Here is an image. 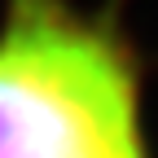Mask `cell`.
Instances as JSON below:
<instances>
[{"label": "cell", "mask_w": 158, "mask_h": 158, "mask_svg": "<svg viewBox=\"0 0 158 158\" xmlns=\"http://www.w3.org/2000/svg\"><path fill=\"white\" fill-rule=\"evenodd\" d=\"M0 158H154L145 62L114 5L5 0Z\"/></svg>", "instance_id": "cell-1"}]
</instances>
